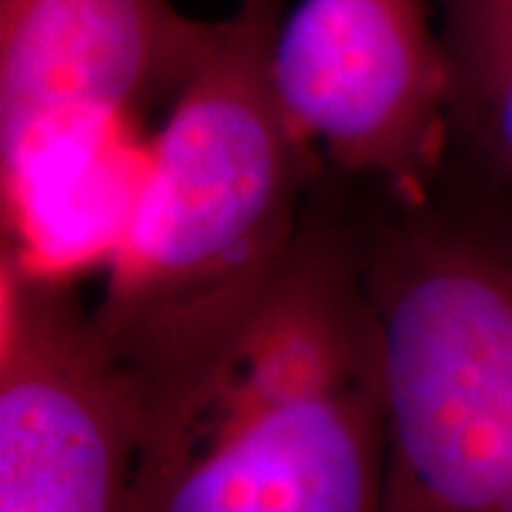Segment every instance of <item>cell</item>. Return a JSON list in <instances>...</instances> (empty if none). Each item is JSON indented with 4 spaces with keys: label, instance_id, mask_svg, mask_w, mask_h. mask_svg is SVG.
I'll use <instances>...</instances> for the list:
<instances>
[{
    "label": "cell",
    "instance_id": "6da1fadb",
    "mask_svg": "<svg viewBox=\"0 0 512 512\" xmlns=\"http://www.w3.org/2000/svg\"><path fill=\"white\" fill-rule=\"evenodd\" d=\"M106 336L140 393L128 512H384L356 183L328 171L268 271Z\"/></svg>",
    "mask_w": 512,
    "mask_h": 512
},
{
    "label": "cell",
    "instance_id": "7a4b0ae2",
    "mask_svg": "<svg viewBox=\"0 0 512 512\" xmlns=\"http://www.w3.org/2000/svg\"><path fill=\"white\" fill-rule=\"evenodd\" d=\"M387 396L384 512H512V185L450 154L424 194L356 183Z\"/></svg>",
    "mask_w": 512,
    "mask_h": 512
},
{
    "label": "cell",
    "instance_id": "3957f363",
    "mask_svg": "<svg viewBox=\"0 0 512 512\" xmlns=\"http://www.w3.org/2000/svg\"><path fill=\"white\" fill-rule=\"evenodd\" d=\"M211 20L171 0H0L3 256L106 271Z\"/></svg>",
    "mask_w": 512,
    "mask_h": 512
},
{
    "label": "cell",
    "instance_id": "277c9868",
    "mask_svg": "<svg viewBox=\"0 0 512 512\" xmlns=\"http://www.w3.org/2000/svg\"><path fill=\"white\" fill-rule=\"evenodd\" d=\"M285 12V0H239L208 23L103 271L94 319L106 333L242 285L291 248L328 165L276 92Z\"/></svg>",
    "mask_w": 512,
    "mask_h": 512
},
{
    "label": "cell",
    "instance_id": "5b68a950",
    "mask_svg": "<svg viewBox=\"0 0 512 512\" xmlns=\"http://www.w3.org/2000/svg\"><path fill=\"white\" fill-rule=\"evenodd\" d=\"M140 393L74 282L0 256V512H128Z\"/></svg>",
    "mask_w": 512,
    "mask_h": 512
},
{
    "label": "cell",
    "instance_id": "8992f818",
    "mask_svg": "<svg viewBox=\"0 0 512 512\" xmlns=\"http://www.w3.org/2000/svg\"><path fill=\"white\" fill-rule=\"evenodd\" d=\"M436 0H299L274 83L328 171L416 197L453 154L450 60Z\"/></svg>",
    "mask_w": 512,
    "mask_h": 512
},
{
    "label": "cell",
    "instance_id": "52a82bcc",
    "mask_svg": "<svg viewBox=\"0 0 512 512\" xmlns=\"http://www.w3.org/2000/svg\"><path fill=\"white\" fill-rule=\"evenodd\" d=\"M450 60L453 151L512 185V0H436Z\"/></svg>",
    "mask_w": 512,
    "mask_h": 512
}]
</instances>
